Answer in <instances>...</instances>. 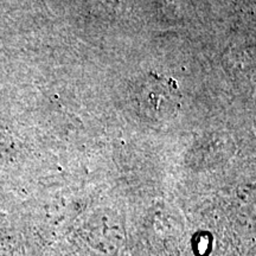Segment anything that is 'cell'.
<instances>
[{"mask_svg":"<svg viewBox=\"0 0 256 256\" xmlns=\"http://www.w3.org/2000/svg\"><path fill=\"white\" fill-rule=\"evenodd\" d=\"M81 235L89 248L104 256L119 255L127 240L124 224L110 215L95 216L86 224Z\"/></svg>","mask_w":256,"mask_h":256,"instance_id":"cell-1","label":"cell"},{"mask_svg":"<svg viewBox=\"0 0 256 256\" xmlns=\"http://www.w3.org/2000/svg\"><path fill=\"white\" fill-rule=\"evenodd\" d=\"M212 234L209 232H198L192 236L191 244L194 256H209L212 250Z\"/></svg>","mask_w":256,"mask_h":256,"instance_id":"cell-2","label":"cell"},{"mask_svg":"<svg viewBox=\"0 0 256 256\" xmlns=\"http://www.w3.org/2000/svg\"><path fill=\"white\" fill-rule=\"evenodd\" d=\"M246 256H256V244L252 248L249 249V252H247V255Z\"/></svg>","mask_w":256,"mask_h":256,"instance_id":"cell-3","label":"cell"}]
</instances>
